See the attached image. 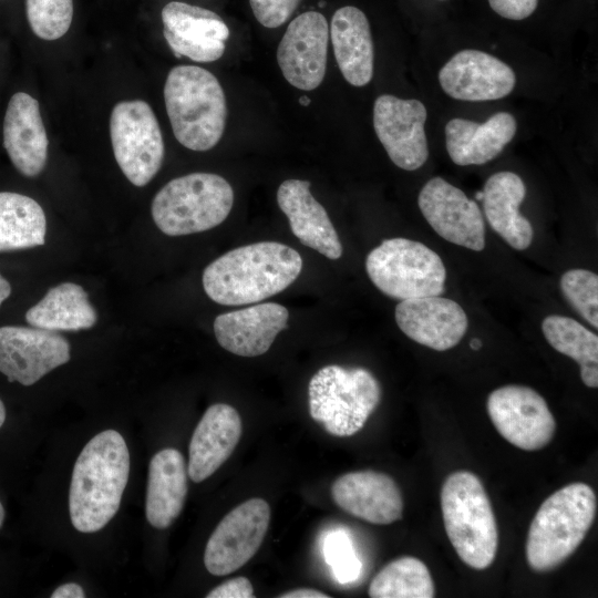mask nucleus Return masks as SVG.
<instances>
[{
	"mask_svg": "<svg viewBox=\"0 0 598 598\" xmlns=\"http://www.w3.org/2000/svg\"><path fill=\"white\" fill-rule=\"evenodd\" d=\"M441 509L447 537L461 560L478 570L489 567L498 532L481 480L468 471L450 474L442 485Z\"/></svg>",
	"mask_w": 598,
	"mask_h": 598,
	"instance_id": "obj_5",
	"label": "nucleus"
},
{
	"mask_svg": "<svg viewBox=\"0 0 598 598\" xmlns=\"http://www.w3.org/2000/svg\"><path fill=\"white\" fill-rule=\"evenodd\" d=\"M330 38L338 66L348 83L367 85L373 75V42L365 14L353 6L338 9L331 19Z\"/></svg>",
	"mask_w": 598,
	"mask_h": 598,
	"instance_id": "obj_26",
	"label": "nucleus"
},
{
	"mask_svg": "<svg viewBox=\"0 0 598 598\" xmlns=\"http://www.w3.org/2000/svg\"><path fill=\"white\" fill-rule=\"evenodd\" d=\"M270 522V507L262 498H250L233 508L218 523L204 553V564L215 576L243 567L259 549Z\"/></svg>",
	"mask_w": 598,
	"mask_h": 598,
	"instance_id": "obj_11",
	"label": "nucleus"
},
{
	"mask_svg": "<svg viewBox=\"0 0 598 598\" xmlns=\"http://www.w3.org/2000/svg\"><path fill=\"white\" fill-rule=\"evenodd\" d=\"M597 509L594 489L568 484L548 496L536 512L527 535L526 559L535 571H548L565 561L581 544Z\"/></svg>",
	"mask_w": 598,
	"mask_h": 598,
	"instance_id": "obj_4",
	"label": "nucleus"
},
{
	"mask_svg": "<svg viewBox=\"0 0 598 598\" xmlns=\"http://www.w3.org/2000/svg\"><path fill=\"white\" fill-rule=\"evenodd\" d=\"M560 290L574 310L594 328H598V276L587 269L563 274Z\"/></svg>",
	"mask_w": 598,
	"mask_h": 598,
	"instance_id": "obj_32",
	"label": "nucleus"
},
{
	"mask_svg": "<svg viewBox=\"0 0 598 598\" xmlns=\"http://www.w3.org/2000/svg\"><path fill=\"white\" fill-rule=\"evenodd\" d=\"M426 109L419 100H404L390 94L377 97L373 127L390 159L398 167L415 171L426 162Z\"/></svg>",
	"mask_w": 598,
	"mask_h": 598,
	"instance_id": "obj_13",
	"label": "nucleus"
},
{
	"mask_svg": "<svg viewBox=\"0 0 598 598\" xmlns=\"http://www.w3.org/2000/svg\"><path fill=\"white\" fill-rule=\"evenodd\" d=\"M331 495L341 509L371 524L388 525L402 518V494L394 480L384 473L343 474L333 482Z\"/></svg>",
	"mask_w": 598,
	"mask_h": 598,
	"instance_id": "obj_19",
	"label": "nucleus"
},
{
	"mask_svg": "<svg viewBox=\"0 0 598 598\" xmlns=\"http://www.w3.org/2000/svg\"><path fill=\"white\" fill-rule=\"evenodd\" d=\"M373 285L393 299L441 296L446 269L441 257L426 245L395 237L384 239L365 259Z\"/></svg>",
	"mask_w": 598,
	"mask_h": 598,
	"instance_id": "obj_8",
	"label": "nucleus"
},
{
	"mask_svg": "<svg viewBox=\"0 0 598 598\" xmlns=\"http://www.w3.org/2000/svg\"><path fill=\"white\" fill-rule=\"evenodd\" d=\"M309 412L334 436L359 432L381 399V386L364 368L330 364L321 368L308 385Z\"/></svg>",
	"mask_w": 598,
	"mask_h": 598,
	"instance_id": "obj_7",
	"label": "nucleus"
},
{
	"mask_svg": "<svg viewBox=\"0 0 598 598\" xmlns=\"http://www.w3.org/2000/svg\"><path fill=\"white\" fill-rule=\"evenodd\" d=\"M48 145L39 102L24 92L13 94L3 122V146L13 166L27 177L39 175L47 164Z\"/></svg>",
	"mask_w": 598,
	"mask_h": 598,
	"instance_id": "obj_23",
	"label": "nucleus"
},
{
	"mask_svg": "<svg viewBox=\"0 0 598 598\" xmlns=\"http://www.w3.org/2000/svg\"><path fill=\"white\" fill-rule=\"evenodd\" d=\"M372 598H432L434 582L426 565L404 556L385 565L369 587Z\"/></svg>",
	"mask_w": 598,
	"mask_h": 598,
	"instance_id": "obj_30",
	"label": "nucleus"
},
{
	"mask_svg": "<svg viewBox=\"0 0 598 598\" xmlns=\"http://www.w3.org/2000/svg\"><path fill=\"white\" fill-rule=\"evenodd\" d=\"M445 144L456 165H482L494 159L513 140L516 120L507 112H498L484 123L452 118L445 125Z\"/></svg>",
	"mask_w": 598,
	"mask_h": 598,
	"instance_id": "obj_24",
	"label": "nucleus"
},
{
	"mask_svg": "<svg viewBox=\"0 0 598 598\" xmlns=\"http://www.w3.org/2000/svg\"><path fill=\"white\" fill-rule=\"evenodd\" d=\"M279 598H328L329 595L312 589V588H298L278 596Z\"/></svg>",
	"mask_w": 598,
	"mask_h": 598,
	"instance_id": "obj_39",
	"label": "nucleus"
},
{
	"mask_svg": "<svg viewBox=\"0 0 598 598\" xmlns=\"http://www.w3.org/2000/svg\"><path fill=\"white\" fill-rule=\"evenodd\" d=\"M27 322L50 331H78L92 328L97 315L86 291L74 282H63L25 312Z\"/></svg>",
	"mask_w": 598,
	"mask_h": 598,
	"instance_id": "obj_28",
	"label": "nucleus"
},
{
	"mask_svg": "<svg viewBox=\"0 0 598 598\" xmlns=\"http://www.w3.org/2000/svg\"><path fill=\"white\" fill-rule=\"evenodd\" d=\"M234 205V190L220 175L192 173L169 181L152 202V217L168 236H183L221 224Z\"/></svg>",
	"mask_w": 598,
	"mask_h": 598,
	"instance_id": "obj_6",
	"label": "nucleus"
},
{
	"mask_svg": "<svg viewBox=\"0 0 598 598\" xmlns=\"http://www.w3.org/2000/svg\"><path fill=\"white\" fill-rule=\"evenodd\" d=\"M25 7L29 24L37 37L52 41L70 29L73 0H27Z\"/></svg>",
	"mask_w": 598,
	"mask_h": 598,
	"instance_id": "obj_33",
	"label": "nucleus"
},
{
	"mask_svg": "<svg viewBox=\"0 0 598 598\" xmlns=\"http://www.w3.org/2000/svg\"><path fill=\"white\" fill-rule=\"evenodd\" d=\"M163 34L173 53L196 62H213L223 56L229 29L214 11L172 1L162 10Z\"/></svg>",
	"mask_w": 598,
	"mask_h": 598,
	"instance_id": "obj_16",
	"label": "nucleus"
},
{
	"mask_svg": "<svg viewBox=\"0 0 598 598\" xmlns=\"http://www.w3.org/2000/svg\"><path fill=\"white\" fill-rule=\"evenodd\" d=\"M299 103L303 106H307L310 104V99L307 96V95H302L300 99H299Z\"/></svg>",
	"mask_w": 598,
	"mask_h": 598,
	"instance_id": "obj_43",
	"label": "nucleus"
},
{
	"mask_svg": "<svg viewBox=\"0 0 598 598\" xmlns=\"http://www.w3.org/2000/svg\"><path fill=\"white\" fill-rule=\"evenodd\" d=\"M324 557L340 584L359 577L361 563L357 558L351 542L342 530H336L324 540Z\"/></svg>",
	"mask_w": 598,
	"mask_h": 598,
	"instance_id": "obj_34",
	"label": "nucleus"
},
{
	"mask_svg": "<svg viewBox=\"0 0 598 598\" xmlns=\"http://www.w3.org/2000/svg\"><path fill=\"white\" fill-rule=\"evenodd\" d=\"M110 134L115 159L135 186L148 184L159 171L164 141L157 118L142 100L123 101L112 111Z\"/></svg>",
	"mask_w": 598,
	"mask_h": 598,
	"instance_id": "obj_9",
	"label": "nucleus"
},
{
	"mask_svg": "<svg viewBox=\"0 0 598 598\" xmlns=\"http://www.w3.org/2000/svg\"><path fill=\"white\" fill-rule=\"evenodd\" d=\"M328 41V22L319 12H303L289 23L277 49L278 65L289 84L302 91L321 84Z\"/></svg>",
	"mask_w": 598,
	"mask_h": 598,
	"instance_id": "obj_15",
	"label": "nucleus"
},
{
	"mask_svg": "<svg viewBox=\"0 0 598 598\" xmlns=\"http://www.w3.org/2000/svg\"><path fill=\"white\" fill-rule=\"evenodd\" d=\"M526 195L523 179L513 172L493 174L483 188V208L491 228L516 250L527 249L533 226L519 212Z\"/></svg>",
	"mask_w": 598,
	"mask_h": 598,
	"instance_id": "obj_25",
	"label": "nucleus"
},
{
	"mask_svg": "<svg viewBox=\"0 0 598 598\" xmlns=\"http://www.w3.org/2000/svg\"><path fill=\"white\" fill-rule=\"evenodd\" d=\"M542 331L547 342L575 360L580 370L598 368V336L577 320L550 315L542 321Z\"/></svg>",
	"mask_w": 598,
	"mask_h": 598,
	"instance_id": "obj_31",
	"label": "nucleus"
},
{
	"mask_svg": "<svg viewBox=\"0 0 598 598\" xmlns=\"http://www.w3.org/2000/svg\"><path fill=\"white\" fill-rule=\"evenodd\" d=\"M277 203L299 241L329 259H339L342 245L324 207L312 196L310 183L287 179L277 190Z\"/></svg>",
	"mask_w": 598,
	"mask_h": 598,
	"instance_id": "obj_21",
	"label": "nucleus"
},
{
	"mask_svg": "<svg viewBox=\"0 0 598 598\" xmlns=\"http://www.w3.org/2000/svg\"><path fill=\"white\" fill-rule=\"evenodd\" d=\"M128 474V448L117 431L105 430L89 441L74 464L69 492L75 529L95 533L114 517Z\"/></svg>",
	"mask_w": 598,
	"mask_h": 598,
	"instance_id": "obj_2",
	"label": "nucleus"
},
{
	"mask_svg": "<svg viewBox=\"0 0 598 598\" xmlns=\"http://www.w3.org/2000/svg\"><path fill=\"white\" fill-rule=\"evenodd\" d=\"M488 3L503 18L523 20L535 11L538 0H488Z\"/></svg>",
	"mask_w": 598,
	"mask_h": 598,
	"instance_id": "obj_36",
	"label": "nucleus"
},
{
	"mask_svg": "<svg viewBox=\"0 0 598 598\" xmlns=\"http://www.w3.org/2000/svg\"><path fill=\"white\" fill-rule=\"evenodd\" d=\"M470 346H471V348H472L473 350H478V349L482 347V342H481V340L474 338V339L471 341Z\"/></svg>",
	"mask_w": 598,
	"mask_h": 598,
	"instance_id": "obj_42",
	"label": "nucleus"
},
{
	"mask_svg": "<svg viewBox=\"0 0 598 598\" xmlns=\"http://www.w3.org/2000/svg\"><path fill=\"white\" fill-rule=\"evenodd\" d=\"M417 205L443 239L474 251L485 248V223L478 205L444 178L427 181L419 193Z\"/></svg>",
	"mask_w": 598,
	"mask_h": 598,
	"instance_id": "obj_12",
	"label": "nucleus"
},
{
	"mask_svg": "<svg viewBox=\"0 0 598 598\" xmlns=\"http://www.w3.org/2000/svg\"><path fill=\"white\" fill-rule=\"evenodd\" d=\"M70 360L69 341L35 327H0V372L29 386Z\"/></svg>",
	"mask_w": 598,
	"mask_h": 598,
	"instance_id": "obj_14",
	"label": "nucleus"
},
{
	"mask_svg": "<svg viewBox=\"0 0 598 598\" xmlns=\"http://www.w3.org/2000/svg\"><path fill=\"white\" fill-rule=\"evenodd\" d=\"M301 0H249L257 21L269 29L283 24Z\"/></svg>",
	"mask_w": 598,
	"mask_h": 598,
	"instance_id": "obj_35",
	"label": "nucleus"
},
{
	"mask_svg": "<svg viewBox=\"0 0 598 598\" xmlns=\"http://www.w3.org/2000/svg\"><path fill=\"white\" fill-rule=\"evenodd\" d=\"M3 519H4V508L0 502V528L2 526Z\"/></svg>",
	"mask_w": 598,
	"mask_h": 598,
	"instance_id": "obj_44",
	"label": "nucleus"
},
{
	"mask_svg": "<svg viewBox=\"0 0 598 598\" xmlns=\"http://www.w3.org/2000/svg\"><path fill=\"white\" fill-rule=\"evenodd\" d=\"M11 286L0 274V306L10 296Z\"/></svg>",
	"mask_w": 598,
	"mask_h": 598,
	"instance_id": "obj_40",
	"label": "nucleus"
},
{
	"mask_svg": "<svg viewBox=\"0 0 598 598\" xmlns=\"http://www.w3.org/2000/svg\"><path fill=\"white\" fill-rule=\"evenodd\" d=\"M52 598H83V588L74 582H69L58 587L51 595Z\"/></svg>",
	"mask_w": 598,
	"mask_h": 598,
	"instance_id": "obj_38",
	"label": "nucleus"
},
{
	"mask_svg": "<svg viewBox=\"0 0 598 598\" xmlns=\"http://www.w3.org/2000/svg\"><path fill=\"white\" fill-rule=\"evenodd\" d=\"M187 494V468L182 453L168 447L157 452L148 466L145 514L157 529L169 527L181 514Z\"/></svg>",
	"mask_w": 598,
	"mask_h": 598,
	"instance_id": "obj_27",
	"label": "nucleus"
},
{
	"mask_svg": "<svg viewBox=\"0 0 598 598\" xmlns=\"http://www.w3.org/2000/svg\"><path fill=\"white\" fill-rule=\"evenodd\" d=\"M486 406L498 433L520 450H540L555 434L554 415L545 399L532 388L509 384L495 389Z\"/></svg>",
	"mask_w": 598,
	"mask_h": 598,
	"instance_id": "obj_10",
	"label": "nucleus"
},
{
	"mask_svg": "<svg viewBox=\"0 0 598 598\" xmlns=\"http://www.w3.org/2000/svg\"><path fill=\"white\" fill-rule=\"evenodd\" d=\"M6 421V408L3 402L0 400V427L3 425Z\"/></svg>",
	"mask_w": 598,
	"mask_h": 598,
	"instance_id": "obj_41",
	"label": "nucleus"
},
{
	"mask_svg": "<svg viewBox=\"0 0 598 598\" xmlns=\"http://www.w3.org/2000/svg\"><path fill=\"white\" fill-rule=\"evenodd\" d=\"M395 321L406 337L436 351L454 348L468 327L464 309L440 296L401 300L395 307Z\"/></svg>",
	"mask_w": 598,
	"mask_h": 598,
	"instance_id": "obj_18",
	"label": "nucleus"
},
{
	"mask_svg": "<svg viewBox=\"0 0 598 598\" xmlns=\"http://www.w3.org/2000/svg\"><path fill=\"white\" fill-rule=\"evenodd\" d=\"M289 312L276 302H264L216 317L214 332L225 350L240 357L266 353L287 328Z\"/></svg>",
	"mask_w": 598,
	"mask_h": 598,
	"instance_id": "obj_20",
	"label": "nucleus"
},
{
	"mask_svg": "<svg viewBox=\"0 0 598 598\" xmlns=\"http://www.w3.org/2000/svg\"><path fill=\"white\" fill-rule=\"evenodd\" d=\"M47 218L31 197L0 192V252L42 246Z\"/></svg>",
	"mask_w": 598,
	"mask_h": 598,
	"instance_id": "obj_29",
	"label": "nucleus"
},
{
	"mask_svg": "<svg viewBox=\"0 0 598 598\" xmlns=\"http://www.w3.org/2000/svg\"><path fill=\"white\" fill-rule=\"evenodd\" d=\"M482 198H483V190H480V192H477V193L475 194V199L482 200Z\"/></svg>",
	"mask_w": 598,
	"mask_h": 598,
	"instance_id": "obj_45",
	"label": "nucleus"
},
{
	"mask_svg": "<svg viewBox=\"0 0 598 598\" xmlns=\"http://www.w3.org/2000/svg\"><path fill=\"white\" fill-rule=\"evenodd\" d=\"M241 431V419L231 405H210L190 439L187 467L189 478L200 483L213 475L234 452Z\"/></svg>",
	"mask_w": 598,
	"mask_h": 598,
	"instance_id": "obj_22",
	"label": "nucleus"
},
{
	"mask_svg": "<svg viewBox=\"0 0 598 598\" xmlns=\"http://www.w3.org/2000/svg\"><path fill=\"white\" fill-rule=\"evenodd\" d=\"M440 85L451 97L468 102L499 100L516 83L515 73L499 59L473 49L454 54L440 70Z\"/></svg>",
	"mask_w": 598,
	"mask_h": 598,
	"instance_id": "obj_17",
	"label": "nucleus"
},
{
	"mask_svg": "<svg viewBox=\"0 0 598 598\" xmlns=\"http://www.w3.org/2000/svg\"><path fill=\"white\" fill-rule=\"evenodd\" d=\"M207 598H252L254 588L246 577H236L212 589Z\"/></svg>",
	"mask_w": 598,
	"mask_h": 598,
	"instance_id": "obj_37",
	"label": "nucleus"
},
{
	"mask_svg": "<svg viewBox=\"0 0 598 598\" xmlns=\"http://www.w3.org/2000/svg\"><path fill=\"white\" fill-rule=\"evenodd\" d=\"M301 269L302 259L297 250L276 241H260L221 255L204 269L202 280L213 301L241 306L281 292Z\"/></svg>",
	"mask_w": 598,
	"mask_h": 598,
	"instance_id": "obj_1",
	"label": "nucleus"
},
{
	"mask_svg": "<svg viewBox=\"0 0 598 598\" xmlns=\"http://www.w3.org/2000/svg\"><path fill=\"white\" fill-rule=\"evenodd\" d=\"M166 112L176 140L204 152L221 138L227 118L224 90L216 76L196 65H177L164 85Z\"/></svg>",
	"mask_w": 598,
	"mask_h": 598,
	"instance_id": "obj_3",
	"label": "nucleus"
}]
</instances>
